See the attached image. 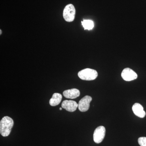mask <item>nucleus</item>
<instances>
[{
  "mask_svg": "<svg viewBox=\"0 0 146 146\" xmlns=\"http://www.w3.org/2000/svg\"><path fill=\"white\" fill-rule=\"evenodd\" d=\"M92 98L89 96H85L78 103V109L81 112H84L87 111L90 107V104Z\"/></svg>",
  "mask_w": 146,
  "mask_h": 146,
  "instance_id": "obj_6",
  "label": "nucleus"
},
{
  "mask_svg": "<svg viewBox=\"0 0 146 146\" xmlns=\"http://www.w3.org/2000/svg\"><path fill=\"white\" fill-rule=\"evenodd\" d=\"M138 143L141 146H146V137H141L138 138Z\"/></svg>",
  "mask_w": 146,
  "mask_h": 146,
  "instance_id": "obj_12",
  "label": "nucleus"
},
{
  "mask_svg": "<svg viewBox=\"0 0 146 146\" xmlns=\"http://www.w3.org/2000/svg\"><path fill=\"white\" fill-rule=\"evenodd\" d=\"M62 96L58 93H54L53 94L52 98L50 100V105L52 106H56L60 103L62 100Z\"/></svg>",
  "mask_w": 146,
  "mask_h": 146,
  "instance_id": "obj_10",
  "label": "nucleus"
},
{
  "mask_svg": "<svg viewBox=\"0 0 146 146\" xmlns=\"http://www.w3.org/2000/svg\"><path fill=\"white\" fill-rule=\"evenodd\" d=\"M14 125L13 120L8 116L3 118L0 121V133L3 137L8 136Z\"/></svg>",
  "mask_w": 146,
  "mask_h": 146,
  "instance_id": "obj_1",
  "label": "nucleus"
},
{
  "mask_svg": "<svg viewBox=\"0 0 146 146\" xmlns=\"http://www.w3.org/2000/svg\"><path fill=\"white\" fill-rule=\"evenodd\" d=\"M76 15V9L72 4L66 5L63 11V17L66 22L71 23L74 20Z\"/></svg>",
  "mask_w": 146,
  "mask_h": 146,
  "instance_id": "obj_3",
  "label": "nucleus"
},
{
  "mask_svg": "<svg viewBox=\"0 0 146 146\" xmlns=\"http://www.w3.org/2000/svg\"><path fill=\"white\" fill-rule=\"evenodd\" d=\"M82 25L84 28V30H91L94 28V25L93 21L89 20H84L82 21Z\"/></svg>",
  "mask_w": 146,
  "mask_h": 146,
  "instance_id": "obj_11",
  "label": "nucleus"
},
{
  "mask_svg": "<svg viewBox=\"0 0 146 146\" xmlns=\"http://www.w3.org/2000/svg\"><path fill=\"white\" fill-rule=\"evenodd\" d=\"M106 134V129L103 126H100L95 129L94 133V140L95 143L99 144L104 139Z\"/></svg>",
  "mask_w": 146,
  "mask_h": 146,
  "instance_id": "obj_4",
  "label": "nucleus"
},
{
  "mask_svg": "<svg viewBox=\"0 0 146 146\" xmlns=\"http://www.w3.org/2000/svg\"><path fill=\"white\" fill-rule=\"evenodd\" d=\"M62 108H59V110H62Z\"/></svg>",
  "mask_w": 146,
  "mask_h": 146,
  "instance_id": "obj_14",
  "label": "nucleus"
},
{
  "mask_svg": "<svg viewBox=\"0 0 146 146\" xmlns=\"http://www.w3.org/2000/svg\"><path fill=\"white\" fill-rule=\"evenodd\" d=\"M63 94L65 98L73 99L79 96L80 92L78 89H72L65 90L63 92Z\"/></svg>",
  "mask_w": 146,
  "mask_h": 146,
  "instance_id": "obj_9",
  "label": "nucleus"
},
{
  "mask_svg": "<svg viewBox=\"0 0 146 146\" xmlns=\"http://www.w3.org/2000/svg\"><path fill=\"white\" fill-rule=\"evenodd\" d=\"M61 106L67 111L73 112L75 111L78 107V104L74 101L66 100L62 102Z\"/></svg>",
  "mask_w": 146,
  "mask_h": 146,
  "instance_id": "obj_7",
  "label": "nucleus"
},
{
  "mask_svg": "<svg viewBox=\"0 0 146 146\" xmlns=\"http://www.w3.org/2000/svg\"><path fill=\"white\" fill-rule=\"evenodd\" d=\"M79 78L82 80L90 81L94 80L98 76V72L93 69L86 68L78 73Z\"/></svg>",
  "mask_w": 146,
  "mask_h": 146,
  "instance_id": "obj_2",
  "label": "nucleus"
},
{
  "mask_svg": "<svg viewBox=\"0 0 146 146\" xmlns=\"http://www.w3.org/2000/svg\"><path fill=\"white\" fill-rule=\"evenodd\" d=\"M133 113L137 117L140 118H144L145 116L146 112L144 110L143 107L139 103H135L132 108Z\"/></svg>",
  "mask_w": 146,
  "mask_h": 146,
  "instance_id": "obj_8",
  "label": "nucleus"
},
{
  "mask_svg": "<svg viewBox=\"0 0 146 146\" xmlns=\"http://www.w3.org/2000/svg\"><path fill=\"white\" fill-rule=\"evenodd\" d=\"M1 33H2V31H1V30H0V35H1Z\"/></svg>",
  "mask_w": 146,
  "mask_h": 146,
  "instance_id": "obj_13",
  "label": "nucleus"
},
{
  "mask_svg": "<svg viewBox=\"0 0 146 146\" xmlns=\"http://www.w3.org/2000/svg\"><path fill=\"white\" fill-rule=\"evenodd\" d=\"M121 77L125 81H130L136 79L138 75L133 70L129 68H126L124 69L122 72Z\"/></svg>",
  "mask_w": 146,
  "mask_h": 146,
  "instance_id": "obj_5",
  "label": "nucleus"
}]
</instances>
